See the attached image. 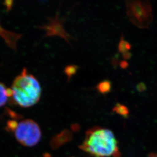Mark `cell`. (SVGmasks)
I'll return each mask as SVG.
<instances>
[{"label": "cell", "instance_id": "6da1fadb", "mask_svg": "<svg viewBox=\"0 0 157 157\" xmlns=\"http://www.w3.org/2000/svg\"><path fill=\"white\" fill-rule=\"evenodd\" d=\"M80 147L96 157H121L118 142L113 132L103 128L89 130Z\"/></svg>", "mask_w": 157, "mask_h": 157}, {"label": "cell", "instance_id": "7a4b0ae2", "mask_svg": "<svg viewBox=\"0 0 157 157\" xmlns=\"http://www.w3.org/2000/svg\"><path fill=\"white\" fill-rule=\"evenodd\" d=\"M10 89L11 98L14 102L24 108L35 105L41 95V86L39 82L34 76L28 72L26 69H24L15 77Z\"/></svg>", "mask_w": 157, "mask_h": 157}, {"label": "cell", "instance_id": "3957f363", "mask_svg": "<svg viewBox=\"0 0 157 157\" xmlns=\"http://www.w3.org/2000/svg\"><path fill=\"white\" fill-rule=\"evenodd\" d=\"M8 130L14 132L17 140L25 147H33L41 140V131L37 123L32 120H25L17 123L8 122Z\"/></svg>", "mask_w": 157, "mask_h": 157}, {"label": "cell", "instance_id": "277c9868", "mask_svg": "<svg viewBox=\"0 0 157 157\" xmlns=\"http://www.w3.org/2000/svg\"><path fill=\"white\" fill-rule=\"evenodd\" d=\"M127 14L132 24L138 28L146 29L153 21L152 7L148 1H127Z\"/></svg>", "mask_w": 157, "mask_h": 157}, {"label": "cell", "instance_id": "5b68a950", "mask_svg": "<svg viewBox=\"0 0 157 157\" xmlns=\"http://www.w3.org/2000/svg\"><path fill=\"white\" fill-rule=\"evenodd\" d=\"M12 96V91L6 86L0 82V107L6 104L8 98Z\"/></svg>", "mask_w": 157, "mask_h": 157}, {"label": "cell", "instance_id": "8992f818", "mask_svg": "<svg viewBox=\"0 0 157 157\" xmlns=\"http://www.w3.org/2000/svg\"><path fill=\"white\" fill-rule=\"evenodd\" d=\"M98 92L102 94H108L111 92L112 84L110 81L108 80H103L98 83L96 86Z\"/></svg>", "mask_w": 157, "mask_h": 157}, {"label": "cell", "instance_id": "52a82bcc", "mask_svg": "<svg viewBox=\"0 0 157 157\" xmlns=\"http://www.w3.org/2000/svg\"><path fill=\"white\" fill-rule=\"evenodd\" d=\"M113 111L126 118L129 116V111L127 107L120 103H117L113 108Z\"/></svg>", "mask_w": 157, "mask_h": 157}, {"label": "cell", "instance_id": "ba28073f", "mask_svg": "<svg viewBox=\"0 0 157 157\" xmlns=\"http://www.w3.org/2000/svg\"><path fill=\"white\" fill-rule=\"evenodd\" d=\"M127 42V41L124 40L123 36H122L121 37L120 41L119 42V45H118V51L119 52L123 53L128 52L126 48Z\"/></svg>", "mask_w": 157, "mask_h": 157}, {"label": "cell", "instance_id": "9c48e42d", "mask_svg": "<svg viewBox=\"0 0 157 157\" xmlns=\"http://www.w3.org/2000/svg\"><path fill=\"white\" fill-rule=\"evenodd\" d=\"M147 86L144 82H140L136 85V90L140 93H143L147 90Z\"/></svg>", "mask_w": 157, "mask_h": 157}, {"label": "cell", "instance_id": "30bf717a", "mask_svg": "<svg viewBox=\"0 0 157 157\" xmlns=\"http://www.w3.org/2000/svg\"><path fill=\"white\" fill-rule=\"evenodd\" d=\"M120 62H119V57L117 56H114L113 58H112V59L111 60V65L113 66V67L114 68H117V66L119 65L120 64Z\"/></svg>", "mask_w": 157, "mask_h": 157}, {"label": "cell", "instance_id": "8fae6325", "mask_svg": "<svg viewBox=\"0 0 157 157\" xmlns=\"http://www.w3.org/2000/svg\"><path fill=\"white\" fill-rule=\"evenodd\" d=\"M132 54L130 52L128 51L124 53H122V57L124 60H128L132 58Z\"/></svg>", "mask_w": 157, "mask_h": 157}, {"label": "cell", "instance_id": "7c38bea8", "mask_svg": "<svg viewBox=\"0 0 157 157\" xmlns=\"http://www.w3.org/2000/svg\"><path fill=\"white\" fill-rule=\"evenodd\" d=\"M119 65H120L121 68L125 69L127 68L128 66H129V63L126 60H123V61H121Z\"/></svg>", "mask_w": 157, "mask_h": 157}, {"label": "cell", "instance_id": "4fadbf2b", "mask_svg": "<svg viewBox=\"0 0 157 157\" xmlns=\"http://www.w3.org/2000/svg\"><path fill=\"white\" fill-rule=\"evenodd\" d=\"M148 157H157V153L151 154Z\"/></svg>", "mask_w": 157, "mask_h": 157}]
</instances>
